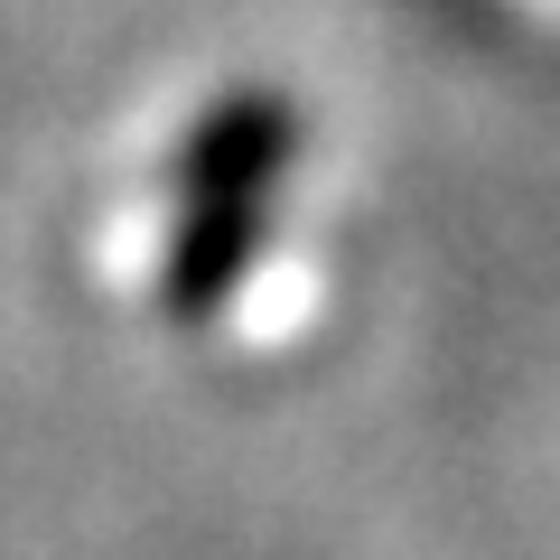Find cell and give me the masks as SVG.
<instances>
[{
  "label": "cell",
  "instance_id": "7a4b0ae2",
  "mask_svg": "<svg viewBox=\"0 0 560 560\" xmlns=\"http://www.w3.org/2000/svg\"><path fill=\"white\" fill-rule=\"evenodd\" d=\"M290 150H300L290 103L243 94V103H224V113L178 150V197H271L280 168H290Z\"/></svg>",
  "mask_w": 560,
  "mask_h": 560
},
{
  "label": "cell",
  "instance_id": "6da1fadb",
  "mask_svg": "<svg viewBox=\"0 0 560 560\" xmlns=\"http://www.w3.org/2000/svg\"><path fill=\"white\" fill-rule=\"evenodd\" d=\"M261 234H271V197H187V224H178L168 271H160L168 318H206L261 261Z\"/></svg>",
  "mask_w": 560,
  "mask_h": 560
}]
</instances>
